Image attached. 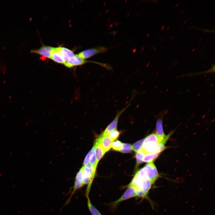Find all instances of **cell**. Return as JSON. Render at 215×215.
Listing matches in <instances>:
<instances>
[{
  "instance_id": "6da1fadb",
  "label": "cell",
  "mask_w": 215,
  "mask_h": 215,
  "mask_svg": "<svg viewBox=\"0 0 215 215\" xmlns=\"http://www.w3.org/2000/svg\"><path fill=\"white\" fill-rule=\"evenodd\" d=\"M153 185L150 180L141 178L136 173L128 185L135 188L137 197L146 198Z\"/></svg>"
},
{
  "instance_id": "7a4b0ae2",
  "label": "cell",
  "mask_w": 215,
  "mask_h": 215,
  "mask_svg": "<svg viewBox=\"0 0 215 215\" xmlns=\"http://www.w3.org/2000/svg\"><path fill=\"white\" fill-rule=\"evenodd\" d=\"M136 173L141 178L150 180L153 184L160 176L152 162L147 164Z\"/></svg>"
},
{
  "instance_id": "3957f363",
  "label": "cell",
  "mask_w": 215,
  "mask_h": 215,
  "mask_svg": "<svg viewBox=\"0 0 215 215\" xmlns=\"http://www.w3.org/2000/svg\"><path fill=\"white\" fill-rule=\"evenodd\" d=\"M81 168L82 173L83 183L84 186L86 185H87L86 191V196L87 198L89 197L91 185L95 176L96 169L89 164L83 166Z\"/></svg>"
},
{
  "instance_id": "277c9868",
  "label": "cell",
  "mask_w": 215,
  "mask_h": 215,
  "mask_svg": "<svg viewBox=\"0 0 215 215\" xmlns=\"http://www.w3.org/2000/svg\"><path fill=\"white\" fill-rule=\"evenodd\" d=\"M167 112V111L166 110H164L160 112L159 115L160 117L157 119L156 125V134L158 137L160 143L164 145L171 135V134H169L167 136H166L163 128L162 118Z\"/></svg>"
},
{
  "instance_id": "5b68a950",
  "label": "cell",
  "mask_w": 215,
  "mask_h": 215,
  "mask_svg": "<svg viewBox=\"0 0 215 215\" xmlns=\"http://www.w3.org/2000/svg\"><path fill=\"white\" fill-rule=\"evenodd\" d=\"M135 197H137V194L135 188L132 186L128 185L127 188L122 196L117 200L110 203V206L112 209H115L121 202Z\"/></svg>"
},
{
  "instance_id": "8992f818",
  "label": "cell",
  "mask_w": 215,
  "mask_h": 215,
  "mask_svg": "<svg viewBox=\"0 0 215 215\" xmlns=\"http://www.w3.org/2000/svg\"><path fill=\"white\" fill-rule=\"evenodd\" d=\"M108 50V48L103 46L83 50L77 55L80 57L85 59L100 53H104Z\"/></svg>"
},
{
  "instance_id": "52a82bcc",
  "label": "cell",
  "mask_w": 215,
  "mask_h": 215,
  "mask_svg": "<svg viewBox=\"0 0 215 215\" xmlns=\"http://www.w3.org/2000/svg\"><path fill=\"white\" fill-rule=\"evenodd\" d=\"M145 155L160 153L165 149V145L161 143L150 144L147 145L141 148Z\"/></svg>"
},
{
  "instance_id": "ba28073f",
  "label": "cell",
  "mask_w": 215,
  "mask_h": 215,
  "mask_svg": "<svg viewBox=\"0 0 215 215\" xmlns=\"http://www.w3.org/2000/svg\"><path fill=\"white\" fill-rule=\"evenodd\" d=\"M54 48V47L42 44L40 47L36 49L31 50L30 52L31 53L38 54L44 57L50 58Z\"/></svg>"
},
{
  "instance_id": "9c48e42d",
  "label": "cell",
  "mask_w": 215,
  "mask_h": 215,
  "mask_svg": "<svg viewBox=\"0 0 215 215\" xmlns=\"http://www.w3.org/2000/svg\"><path fill=\"white\" fill-rule=\"evenodd\" d=\"M130 105V103H129L125 108L117 112L115 119L106 128L102 133L103 134H105L112 130L116 129L117 123L120 116Z\"/></svg>"
},
{
  "instance_id": "30bf717a",
  "label": "cell",
  "mask_w": 215,
  "mask_h": 215,
  "mask_svg": "<svg viewBox=\"0 0 215 215\" xmlns=\"http://www.w3.org/2000/svg\"><path fill=\"white\" fill-rule=\"evenodd\" d=\"M101 145L105 152H107L111 148L112 143L113 141L106 134H102L97 139Z\"/></svg>"
},
{
  "instance_id": "8fae6325",
  "label": "cell",
  "mask_w": 215,
  "mask_h": 215,
  "mask_svg": "<svg viewBox=\"0 0 215 215\" xmlns=\"http://www.w3.org/2000/svg\"><path fill=\"white\" fill-rule=\"evenodd\" d=\"M56 48L64 60V64L67 63L70 58L75 55L72 50L67 48L59 46L56 47Z\"/></svg>"
},
{
  "instance_id": "7c38bea8",
  "label": "cell",
  "mask_w": 215,
  "mask_h": 215,
  "mask_svg": "<svg viewBox=\"0 0 215 215\" xmlns=\"http://www.w3.org/2000/svg\"><path fill=\"white\" fill-rule=\"evenodd\" d=\"M88 62L80 57L77 55H75L70 58L67 62L64 65L67 67H70L82 65Z\"/></svg>"
},
{
  "instance_id": "4fadbf2b",
  "label": "cell",
  "mask_w": 215,
  "mask_h": 215,
  "mask_svg": "<svg viewBox=\"0 0 215 215\" xmlns=\"http://www.w3.org/2000/svg\"><path fill=\"white\" fill-rule=\"evenodd\" d=\"M94 144L95 146V155L97 165L99 161L103 156L105 152L104 151L99 141L96 139Z\"/></svg>"
},
{
  "instance_id": "5bb4252c",
  "label": "cell",
  "mask_w": 215,
  "mask_h": 215,
  "mask_svg": "<svg viewBox=\"0 0 215 215\" xmlns=\"http://www.w3.org/2000/svg\"><path fill=\"white\" fill-rule=\"evenodd\" d=\"M160 143L159 140L155 133L151 134L144 139L142 148L150 144Z\"/></svg>"
},
{
  "instance_id": "9a60e30c",
  "label": "cell",
  "mask_w": 215,
  "mask_h": 215,
  "mask_svg": "<svg viewBox=\"0 0 215 215\" xmlns=\"http://www.w3.org/2000/svg\"><path fill=\"white\" fill-rule=\"evenodd\" d=\"M50 59L56 62L64 64V60L56 47H54L51 53Z\"/></svg>"
},
{
  "instance_id": "2e32d148",
  "label": "cell",
  "mask_w": 215,
  "mask_h": 215,
  "mask_svg": "<svg viewBox=\"0 0 215 215\" xmlns=\"http://www.w3.org/2000/svg\"><path fill=\"white\" fill-rule=\"evenodd\" d=\"M90 151L89 164L93 166L96 169L97 165L96 164V160L95 155V146L94 144Z\"/></svg>"
},
{
  "instance_id": "e0dca14e",
  "label": "cell",
  "mask_w": 215,
  "mask_h": 215,
  "mask_svg": "<svg viewBox=\"0 0 215 215\" xmlns=\"http://www.w3.org/2000/svg\"><path fill=\"white\" fill-rule=\"evenodd\" d=\"M87 206L88 209L92 215H102L99 210L92 204L89 197L87 198Z\"/></svg>"
},
{
  "instance_id": "ac0fdd59",
  "label": "cell",
  "mask_w": 215,
  "mask_h": 215,
  "mask_svg": "<svg viewBox=\"0 0 215 215\" xmlns=\"http://www.w3.org/2000/svg\"><path fill=\"white\" fill-rule=\"evenodd\" d=\"M160 153L147 154L145 155L142 158V161L144 162H152L159 156Z\"/></svg>"
},
{
  "instance_id": "d6986e66",
  "label": "cell",
  "mask_w": 215,
  "mask_h": 215,
  "mask_svg": "<svg viewBox=\"0 0 215 215\" xmlns=\"http://www.w3.org/2000/svg\"><path fill=\"white\" fill-rule=\"evenodd\" d=\"M145 155L144 152L142 149L137 152L136 155V166L139 165L142 162V158Z\"/></svg>"
},
{
  "instance_id": "ffe728a7",
  "label": "cell",
  "mask_w": 215,
  "mask_h": 215,
  "mask_svg": "<svg viewBox=\"0 0 215 215\" xmlns=\"http://www.w3.org/2000/svg\"><path fill=\"white\" fill-rule=\"evenodd\" d=\"M123 143L120 141H113L111 145L112 148L116 151H119L122 148Z\"/></svg>"
},
{
  "instance_id": "44dd1931",
  "label": "cell",
  "mask_w": 215,
  "mask_h": 215,
  "mask_svg": "<svg viewBox=\"0 0 215 215\" xmlns=\"http://www.w3.org/2000/svg\"><path fill=\"white\" fill-rule=\"evenodd\" d=\"M144 139L138 141L132 146V149L136 152L138 151L142 148Z\"/></svg>"
},
{
  "instance_id": "7402d4cb",
  "label": "cell",
  "mask_w": 215,
  "mask_h": 215,
  "mask_svg": "<svg viewBox=\"0 0 215 215\" xmlns=\"http://www.w3.org/2000/svg\"><path fill=\"white\" fill-rule=\"evenodd\" d=\"M132 149V145L128 143H123L122 148L119 151L123 153H130Z\"/></svg>"
},
{
  "instance_id": "603a6c76",
  "label": "cell",
  "mask_w": 215,
  "mask_h": 215,
  "mask_svg": "<svg viewBox=\"0 0 215 215\" xmlns=\"http://www.w3.org/2000/svg\"><path fill=\"white\" fill-rule=\"evenodd\" d=\"M120 134L119 132L116 129L112 130L105 134L109 136L113 141L116 139Z\"/></svg>"
},
{
  "instance_id": "cb8c5ba5",
  "label": "cell",
  "mask_w": 215,
  "mask_h": 215,
  "mask_svg": "<svg viewBox=\"0 0 215 215\" xmlns=\"http://www.w3.org/2000/svg\"><path fill=\"white\" fill-rule=\"evenodd\" d=\"M90 151L86 156L83 162V166L89 164Z\"/></svg>"
},
{
  "instance_id": "d4e9b609",
  "label": "cell",
  "mask_w": 215,
  "mask_h": 215,
  "mask_svg": "<svg viewBox=\"0 0 215 215\" xmlns=\"http://www.w3.org/2000/svg\"><path fill=\"white\" fill-rule=\"evenodd\" d=\"M164 26H162L161 27H162V29L161 30V31H162L164 28Z\"/></svg>"
},
{
  "instance_id": "484cf974",
  "label": "cell",
  "mask_w": 215,
  "mask_h": 215,
  "mask_svg": "<svg viewBox=\"0 0 215 215\" xmlns=\"http://www.w3.org/2000/svg\"><path fill=\"white\" fill-rule=\"evenodd\" d=\"M174 37V36H171V37H170V39H172Z\"/></svg>"
},
{
  "instance_id": "4316f807",
  "label": "cell",
  "mask_w": 215,
  "mask_h": 215,
  "mask_svg": "<svg viewBox=\"0 0 215 215\" xmlns=\"http://www.w3.org/2000/svg\"><path fill=\"white\" fill-rule=\"evenodd\" d=\"M178 4H177L176 5V6H175V7H176L178 6Z\"/></svg>"
},
{
  "instance_id": "83f0119b",
  "label": "cell",
  "mask_w": 215,
  "mask_h": 215,
  "mask_svg": "<svg viewBox=\"0 0 215 215\" xmlns=\"http://www.w3.org/2000/svg\"><path fill=\"white\" fill-rule=\"evenodd\" d=\"M202 38H201V39L199 40V42H200V41L202 40Z\"/></svg>"
},
{
  "instance_id": "f1b7e54d",
  "label": "cell",
  "mask_w": 215,
  "mask_h": 215,
  "mask_svg": "<svg viewBox=\"0 0 215 215\" xmlns=\"http://www.w3.org/2000/svg\"><path fill=\"white\" fill-rule=\"evenodd\" d=\"M195 50V48H194V49L192 50V52H193Z\"/></svg>"
},
{
  "instance_id": "f546056e",
  "label": "cell",
  "mask_w": 215,
  "mask_h": 215,
  "mask_svg": "<svg viewBox=\"0 0 215 215\" xmlns=\"http://www.w3.org/2000/svg\"><path fill=\"white\" fill-rule=\"evenodd\" d=\"M169 27H168V28L167 29V30H168L169 29Z\"/></svg>"
},
{
  "instance_id": "4dcf8cb0",
  "label": "cell",
  "mask_w": 215,
  "mask_h": 215,
  "mask_svg": "<svg viewBox=\"0 0 215 215\" xmlns=\"http://www.w3.org/2000/svg\"><path fill=\"white\" fill-rule=\"evenodd\" d=\"M184 12V10H183L181 12V13H183Z\"/></svg>"
},
{
  "instance_id": "1f68e13d",
  "label": "cell",
  "mask_w": 215,
  "mask_h": 215,
  "mask_svg": "<svg viewBox=\"0 0 215 215\" xmlns=\"http://www.w3.org/2000/svg\"><path fill=\"white\" fill-rule=\"evenodd\" d=\"M186 22V21H185L183 23V24H185Z\"/></svg>"
}]
</instances>
